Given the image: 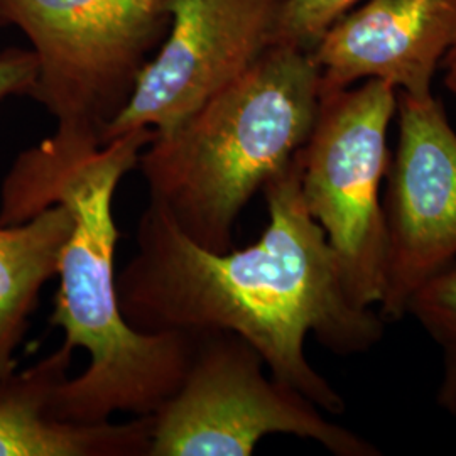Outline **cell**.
<instances>
[{
  "label": "cell",
  "mask_w": 456,
  "mask_h": 456,
  "mask_svg": "<svg viewBox=\"0 0 456 456\" xmlns=\"http://www.w3.org/2000/svg\"><path fill=\"white\" fill-rule=\"evenodd\" d=\"M360 0H286L279 26L277 45L313 51L326 29Z\"/></svg>",
  "instance_id": "13"
},
{
  "label": "cell",
  "mask_w": 456,
  "mask_h": 456,
  "mask_svg": "<svg viewBox=\"0 0 456 456\" xmlns=\"http://www.w3.org/2000/svg\"><path fill=\"white\" fill-rule=\"evenodd\" d=\"M456 43V0H369L337 19L311 51L322 95L365 80L428 97Z\"/></svg>",
  "instance_id": "9"
},
{
  "label": "cell",
  "mask_w": 456,
  "mask_h": 456,
  "mask_svg": "<svg viewBox=\"0 0 456 456\" xmlns=\"http://www.w3.org/2000/svg\"><path fill=\"white\" fill-rule=\"evenodd\" d=\"M152 418L149 456H248L259 441L289 435L337 456L379 455L372 443L328 421L313 401L264 374L261 355L239 335L198 331L178 392Z\"/></svg>",
  "instance_id": "5"
},
{
  "label": "cell",
  "mask_w": 456,
  "mask_h": 456,
  "mask_svg": "<svg viewBox=\"0 0 456 456\" xmlns=\"http://www.w3.org/2000/svg\"><path fill=\"white\" fill-rule=\"evenodd\" d=\"M441 404L456 411V348L444 350V377L440 392Z\"/></svg>",
  "instance_id": "15"
},
{
  "label": "cell",
  "mask_w": 456,
  "mask_h": 456,
  "mask_svg": "<svg viewBox=\"0 0 456 456\" xmlns=\"http://www.w3.org/2000/svg\"><path fill=\"white\" fill-rule=\"evenodd\" d=\"M408 313L440 343L443 350L456 348V264L444 267L414 294Z\"/></svg>",
  "instance_id": "12"
},
{
  "label": "cell",
  "mask_w": 456,
  "mask_h": 456,
  "mask_svg": "<svg viewBox=\"0 0 456 456\" xmlns=\"http://www.w3.org/2000/svg\"><path fill=\"white\" fill-rule=\"evenodd\" d=\"M0 16L33 46L29 97L102 142L171 26L167 0H0Z\"/></svg>",
  "instance_id": "4"
},
{
  "label": "cell",
  "mask_w": 456,
  "mask_h": 456,
  "mask_svg": "<svg viewBox=\"0 0 456 456\" xmlns=\"http://www.w3.org/2000/svg\"><path fill=\"white\" fill-rule=\"evenodd\" d=\"M73 228L63 203L51 205L28 222L0 227V382L16 372V350L28 320L49 279L58 276L60 257Z\"/></svg>",
  "instance_id": "11"
},
{
  "label": "cell",
  "mask_w": 456,
  "mask_h": 456,
  "mask_svg": "<svg viewBox=\"0 0 456 456\" xmlns=\"http://www.w3.org/2000/svg\"><path fill=\"white\" fill-rule=\"evenodd\" d=\"M320 103L313 53L274 45L180 127L156 134L142 149L137 167L149 203L195 244L228 252L247 203L308 142Z\"/></svg>",
  "instance_id": "3"
},
{
  "label": "cell",
  "mask_w": 456,
  "mask_h": 456,
  "mask_svg": "<svg viewBox=\"0 0 456 456\" xmlns=\"http://www.w3.org/2000/svg\"><path fill=\"white\" fill-rule=\"evenodd\" d=\"M73 350L61 345L0 382V456H149L151 416L129 423H75L54 412Z\"/></svg>",
  "instance_id": "10"
},
{
  "label": "cell",
  "mask_w": 456,
  "mask_h": 456,
  "mask_svg": "<svg viewBox=\"0 0 456 456\" xmlns=\"http://www.w3.org/2000/svg\"><path fill=\"white\" fill-rule=\"evenodd\" d=\"M154 135L144 127L103 144L95 135L56 127L17 156L2 183L0 227L28 222L56 203L73 215L49 323L65 331V346L86 350L90 360L54 394V412L66 421L151 416L178 392L193 360L198 333L139 331L118 301L115 191Z\"/></svg>",
  "instance_id": "2"
},
{
  "label": "cell",
  "mask_w": 456,
  "mask_h": 456,
  "mask_svg": "<svg viewBox=\"0 0 456 456\" xmlns=\"http://www.w3.org/2000/svg\"><path fill=\"white\" fill-rule=\"evenodd\" d=\"M399 137L389 164L382 320L408 314L423 284L456 257V134L433 95L397 97Z\"/></svg>",
  "instance_id": "8"
},
{
  "label": "cell",
  "mask_w": 456,
  "mask_h": 456,
  "mask_svg": "<svg viewBox=\"0 0 456 456\" xmlns=\"http://www.w3.org/2000/svg\"><path fill=\"white\" fill-rule=\"evenodd\" d=\"M2 24H5V22H4V19H2V16H0V26H2Z\"/></svg>",
  "instance_id": "18"
},
{
  "label": "cell",
  "mask_w": 456,
  "mask_h": 456,
  "mask_svg": "<svg viewBox=\"0 0 456 456\" xmlns=\"http://www.w3.org/2000/svg\"><path fill=\"white\" fill-rule=\"evenodd\" d=\"M286 0H167L171 26L131 100L103 134H167L277 45Z\"/></svg>",
  "instance_id": "7"
},
{
  "label": "cell",
  "mask_w": 456,
  "mask_h": 456,
  "mask_svg": "<svg viewBox=\"0 0 456 456\" xmlns=\"http://www.w3.org/2000/svg\"><path fill=\"white\" fill-rule=\"evenodd\" d=\"M37 78V60L33 49L12 48L0 53V100L31 95Z\"/></svg>",
  "instance_id": "14"
},
{
  "label": "cell",
  "mask_w": 456,
  "mask_h": 456,
  "mask_svg": "<svg viewBox=\"0 0 456 456\" xmlns=\"http://www.w3.org/2000/svg\"><path fill=\"white\" fill-rule=\"evenodd\" d=\"M444 66H446V78H444V82H446V86L450 88V92L455 94L456 97V58L452 60V61H446Z\"/></svg>",
  "instance_id": "16"
},
{
  "label": "cell",
  "mask_w": 456,
  "mask_h": 456,
  "mask_svg": "<svg viewBox=\"0 0 456 456\" xmlns=\"http://www.w3.org/2000/svg\"><path fill=\"white\" fill-rule=\"evenodd\" d=\"M456 58V43H455V46H453V48H452V51H450V53H448V56H446V58H444V63H446V61H452V60H455ZM444 63H443V65H444Z\"/></svg>",
  "instance_id": "17"
},
{
  "label": "cell",
  "mask_w": 456,
  "mask_h": 456,
  "mask_svg": "<svg viewBox=\"0 0 456 456\" xmlns=\"http://www.w3.org/2000/svg\"><path fill=\"white\" fill-rule=\"evenodd\" d=\"M297 156L262 188L269 224L256 244L210 252L149 203L137 225V252L117 274L120 310L144 333L239 335L271 375L331 414L345 401L306 357L308 335L338 355L369 350L384 320L362 308L343 281L323 228L301 193Z\"/></svg>",
  "instance_id": "1"
},
{
  "label": "cell",
  "mask_w": 456,
  "mask_h": 456,
  "mask_svg": "<svg viewBox=\"0 0 456 456\" xmlns=\"http://www.w3.org/2000/svg\"><path fill=\"white\" fill-rule=\"evenodd\" d=\"M395 112L397 90L379 80L322 95L310 139L297 152L306 208L323 228L348 294L362 308L384 296L380 184L389 171L387 132Z\"/></svg>",
  "instance_id": "6"
}]
</instances>
